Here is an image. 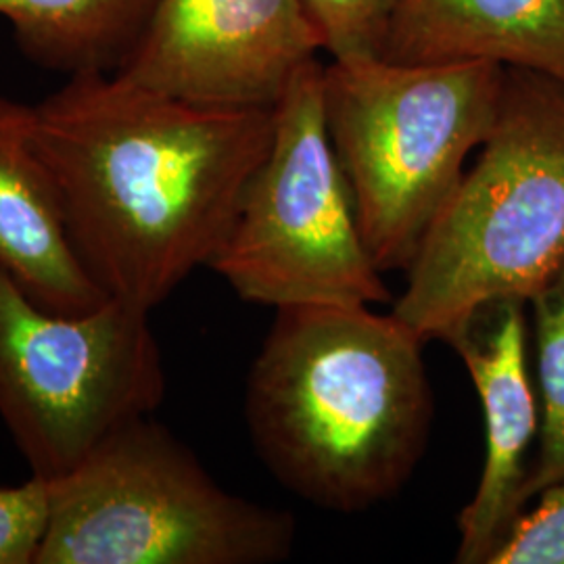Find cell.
<instances>
[{
	"mask_svg": "<svg viewBox=\"0 0 564 564\" xmlns=\"http://www.w3.org/2000/svg\"><path fill=\"white\" fill-rule=\"evenodd\" d=\"M272 134L274 107L182 101L120 72L67 76L34 105L80 262L144 312L216 260Z\"/></svg>",
	"mask_w": 564,
	"mask_h": 564,
	"instance_id": "1",
	"label": "cell"
},
{
	"mask_svg": "<svg viewBox=\"0 0 564 564\" xmlns=\"http://www.w3.org/2000/svg\"><path fill=\"white\" fill-rule=\"evenodd\" d=\"M423 339L370 305H289L251 366L245 414L289 491L335 512L393 498L433 423Z\"/></svg>",
	"mask_w": 564,
	"mask_h": 564,
	"instance_id": "2",
	"label": "cell"
},
{
	"mask_svg": "<svg viewBox=\"0 0 564 564\" xmlns=\"http://www.w3.org/2000/svg\"><path fill=\"white\" fill-rule=\"evenodd\" d=\"M564 263V86L506 67L475 165L429 228L393 314L449 341L487 303L529 300Z\"/></svg>",
	"mask_w": 564,
	"mask_h": 564,
	"instance_id": "3",
	"label": "cell"
},
{
	"mask_svg": "<svg viewBox=\"0 0 564 564\" xmlns=\"http://www.w3.org/2000/svg\"><path fill=\"white\" fill-rule=\"evenodd\" d=\"M506 67L405 65L381 55L324 65V120L379 272L408 270L498 116Z\"/></svg>",
	"mask_w": 564,
	"mask_h": 564,
	"instance_id": "4",
	"label": "cell"
},
{
	"mask_svg": "<svg viewBox=\"0 0 564 564\" xmlns=\"http://www.w3.org/2000/svg\"><path fill=\"white\" fill-rule=\"evenodd\" d=\"M48 489L36 564H270L295 542L289 512L226 491L151 414Z\"/></svg>",
	"mask_w": 564,
	"mask_h": 564,
	"instance_id": "5",
	"label": "cell"
},
{
	"mask_svg": "<svg viewBox=\"0 0 564 564\" xmlns=\"http://www.w3.org/2000/svg\"><path fill=\"white\" fill-rule=\"evenodd\" d=\"M323 76L324 65L307 61L274 105L268 155L209 265L245 302L279 310L391 300L328 139Z\"/></svg>",
	"mask_w": 564,
	"mask_h": 564,
	"instance_id": "6",
	"label": "cell"
},
{
	"mask_svg": "<svg viewBox=\"0 0 564 564\" xmlns=\"http://www.w3.org/2000/svg\"><path fill=\"white\" fill-rule=\"evenodd\" d=\"M149 314L116 300L57 314L0 270V419L32 477L57 481L160 408L165 370Z\"/></svg>",
	"mask_w": 564,
	"mask_h": 564,
	"instance_id": "7",
	"label": "cell"
},
{
	"mask_svg": "<svg viewBox=\"0 0 564 564\" xmlns=\"http://www.w3.org/2000/svg\"><path fill=\"white\" fill-rule=\"evenodd\" d=\"M318 51L303 0H158L116 72L182 101L274 107Z\"/></svg>",
	"mask_w": 564,
	"mask_h": 564,
	"instance_id": "8",
	"label": "cell"
},
{
	"mask_svg": "<svg viewBox=\"0 0 564 564\" xmlns=\"http://www.w3.org/2000/svg\"><path fill=\"white\" fill-rule=\"evenodd\" d=\"M524 307L517 300L487 303L447 341L475 383L485 419L484 470L458 517L456 563H489L527 508V454L540 435V400L527 362Z\"/></svg>",
	"mask_w": 564,
	"mask_h": 564,
	"instance_id": "9",
	"label": "cell"
},
{
	"mask_svg": "<svg viewBox=\"0 0 564 564\" xmlns=\"http://www.w3.org/2000/svg\"><path fill=\"white\" fill-rule=\"evenodd\" d=\"M0 270L57 314H84L109 300L72 241L57 184L34 139V105L7 97H0Z\"/></svg>",
	"mask_w": 564,
	"mask_h": 564,
	"instance_id": "10",
	"label": "cell"
},
{
	"mask_svg": "<svg viewBox=\"0 0 564 564\" xmlns=\"http://www.w3.org/2000/svg\"><path fill=\"white\" fill-rule=\"evenodd\" d=\"M381 57L491 61L564 86V0H398Z\"/></svg>",
	"mask_w": 564,
	"mask_h": 564,
	"instance_id": "11",
	"label": "cell"
},
{
	"mask_svg": "<svg viewBox=\"0 0 564 564\" xmlns=\"http://www.w3.org/2000/svg\"><path fill=\"white\" fill-rule=\"evenodd\" d=\"M158 0H0L23 53L44 69L76 76L116 72Z\"/></svg>",
	"mask_w": 564,
	"mask_h": 564,
	"instance_id": "12",
	"label": "cell"
},
{
	"mask_svg": "<svg viewBox=\"0 0 564 564\" xmlns=\"http://www.w3.org/2000/svg\"><path fill=\"white\" fill-rule=\"evenodd\" d=\"M540 391V452L529 466L524 506L564 479V263L531 300Z\"/></svg>",
	"mask_w": 564,
	"mask_h": 564,
	"instance_id": "13",
	"label": "cell"
},
{
	"mask_svg": "<svg viewBox=\"0 0 564 564\" xmlns=\"http://www.w3.org/2000/svg\"><path fill=\"white\" fill-rule=\"evenodd\" d=\"M333 59L383 53L398 0H303Z\"/></svg>",
	"mask_w": 564,
	"mask_h": 564,
	"instance_id": "14",
	"label": "cell"
},
{
	"mask_svg": "<svg viewBox=\"0 0 564 564\" xmlns=\"http://www.w3.org/2000/svg\"><path fill=\"white\" fill-rule=\"evenodd\" d=\"M524 508L487 564H564V479Z\"/></svg>",
	"mask_w": 564,
	"mask_h": 564,
	"instance_id": "15",
	"label": "cell"
},
{
	"mask_svg": "<svg viewBox=\"0 0 564 564\" xmlns=\"http://www.w3.org/2000/svg\"><path fill=\"white\" fill-rule=\"evenodd\" d=\"M51 512L48 481L0 485V564H36Z\"/></svg>",
	"mask_w": 564,
	"mask_h": 564,
	"instance_id": "16",
	"label": "cell"
}]
</instances>
